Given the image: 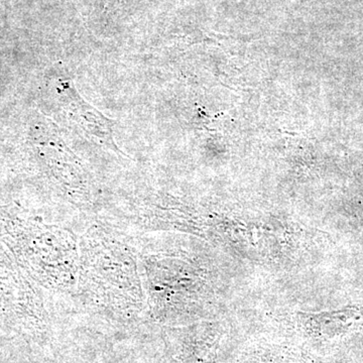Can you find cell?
<instances>
[{
	"instance_id": "6da1fadb",
	"label": "cell",
	"mask_w": 363,
	"mask_h": 363,
	"mask_svg": "<svg viewBox=\"0 0 363 363\" xmlns=\"http://www.w3.org/2000/svg\"><path fill=\"white\" fill-rule=\"evenodd\" d=\"M78 290L95 309L138 312L143 294L130 247L100 227L90 228L79 243Z\"/></svg>"
}]
</instances>
